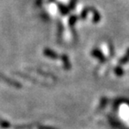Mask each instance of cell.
<instances>
[{
	"label": "cell",
	"mask_w": 129,
	"mask_h": 129,
	"mask_svg": "<svg viewBox=\"0 0 129 129\" xmlns=\"http://www.w3.org/2000/svg\"><path fill=\"white\" fill-rule=\"evenodd\" d=\"M89 10L92 13V14H93V19H92L93 23L99 22L101 20V15L99 14V12H98L96 9H94V8H89Z\"/></svg>",
	"instance_id": "cell-1"
},
{
	"label": "cell",
	"mask_w": 129,
	"mask_h": 129,
	"mask_svg": "<svg viewBox=\"0 0 129 129\" xmlns=\"http://www.w3.org/2000/svg\"><path fill=\"white\" fill-rule=\"evenodd\" d=\"M89 12V8H86L85 9H83L81 13V18L82 19H85L87 16V14Z\"/></svg>",
	"instance_id": "cell-2"
},
{
	"label": "cell",
	"mask_w": 129,
	"mask_h": 129,
	"mask_svg": "<svg viewBox=\"0 0 129 129\" xmlns=\"http://www.w3.org/2000/svg\"><path fill=\"white\" fill-rule=\"evenodd\" d=\"M77 19H78V17L76 16V15H72V16H71V18H70L69 19V23L71 25H73L76 24V22L77 21Z\"/></svg>",
	"instance_id": "cell-3"
},
{
	"label": "cell",
	"mask_w": 129,
	"mask_h": 129,
	"mask_svg": "<svg viewBox=\"0 0 129 129\" xmlns=\"http://www.w3.org/2000/svg\"><path fill=\"white\" fill-rule=\"evenodd\" d=\"M60 11L63 13L64 14H68V12H69V9L68 8H66V7H64V6H60Z\"/></svg>",
	"instance_id": "cell-4"
},
{
	"label": "cell",
	"mask_w": 129,
	"mask_h": 129,
	"mask_svg": "<svg viewBox=\"0 0 129 129\" xmlns=\"http://www.w3.org/2000/svg\"><path fill=\"white\" fill-rule=\"evenodd\" d=\"M76 3H77V0H71V4H70V6H71V9H72L75 7V5L76 4Z\"/></svg>",
	"instance_id": "cell-5"
}]
</instances>
